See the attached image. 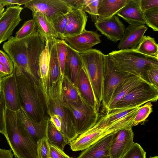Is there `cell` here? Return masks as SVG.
<instances>
[{
  "instance_id": "6da1fadb",
  "label": "cell",
  "mask_w": 158,
  "mask_h": 158,
  "mask_svg": "<svg viewBox=\"0 0 158 158\" xmlns=\"http://www.w3.org/2000/svg\"><path fill=\"white\" fill-rule=\"evenodd\" d=\"M46 39L37 30L24 38L10 36L2 48L21 71L32 77L39 83L38 76L40 59L44 49Z\"/></svg>"
},
{
  "instance_id": "7a4b0ae2",
  "label": "cell",
  "mask_w": 158,
  "mask_h": 158,
  "mask_svg": "<svg viewBox=\"0 0 158 158\" xmlns=\"http://www.w3.org/2000/svg\"><path fill=\"white\" fill-rule=\"evenodd\" d=\"M13 71L21 107L35 121L41 122L47 120L49 116L39 82L21 71L15 65Z\"/></svg>"
},
{
  "instance_id": "3957f363",
  "label": "cell",
  "mask_w": 158,
  "mask_h": 158,
  "mask_svg": "<svg viewBox=\"0 0 158 158\" xmlns=\"http://www.w3.org/2000/svg\"><path fill=\"white\" fill-rule=\"evenodd\" d=\"M6 138L15 158H38L36 142L18 120L16 112L6 109Z\"/></svg>"
},
{
  "instance_id": "277c9868",
  "label": "cell",
  "mask_w": 158,
  "mask_h": 158,
  "mask_svg": "<svg viewBox=\"0 0 158 158\" xmlns=\"http://www.w3.org/2000/svg\"><path fill=\"white\" fill-rule=\"evenodd\" d=\"M108 54L118 71L139 77L148 83L147 71L151 68H158V58L144 55L135 49L114 51Z\"/></svg>"
},
{
  "instance_id": "5b68a950",
  "label": "cell",
  "mask_w": 158,
  "mask_h": 158,
  "mask_svg": "<svg viewBox=\"0 0 158 158\" xmlns=\"http://www.w3.org/2000/svg\"><path fill=\"white\" fill-rule=\"evenodd\" d=\"M133 120L130 116L111 123H106L104 116L99 118L92 127L79 135L70 143L74 151L84 150L101 139L126 128L132 127Z\"/></svg>"
},
{
  "instance_id": "8992f818",
  "label": "cell",
  "mask_w": 158,
  "mask_h": 158,
  "mask_svg": "<svg viewBox=\"0 0 158 158\" xmlns=\"http://www.w3.org/2000/svg\"><path fill=\"white\" fill-rule=\"evenodd\" d=\"M79 53L82 66L88 76L99 108L102 100L104 54L100 50L91 48Z\"/></svg>"
},
{
  "instance_id": "52a82bcc",
  "label": "cell",
  "mask_w": 158,
  "mask_h": 158,
  "mask_svg": "<svg viewBox=\"0 0 158 158\" xmlns=\"http://www.w3.org/2000/svg\"><path fill=\"white\" fill-rule=\"evenodd\" d=\"M62 104L70 112L78 136L94 127L99 119V112L82 96L78 104L67 102Z\"/></svg>"
},
{
  "instance_id": "ba28073f",
  "label": "cell",
  "mask_w": 158,
  "mask_h": 158,
  "mask_svg": "<svg viewBox=\"0 0 158 158\" xmlns=\"http://www.w3.org/2000/svg\"><path fill=\"white\" fill-rule=\"evenodd\" d=\"M158 98V89L148 83L144 82L118 101L111 110L129 107L141 106L148 102H156Z\"/></svg>"
},
{
  "instance_id": "9c48e42d",
  "label": "cell",
  "mask_w": 158,
  "mask_h": 158,
  "mask_svg": "<svg viewBox=\"0 0 158 158\" xmlns=\"http://www.w3.org/2000/svg\"><path fill=\"white\" fill-rule=\"evenodd\" d=\"M131 75L129 73L118 71L114 65L109 55L104 54L102 103L106 109L118 85Z\"/></svg>"
},
{
  "instance_id": "30bf717a",
  "label": "cell",
  "mask_w": 158,
  "mask_h": 158,
  "mask_svg": "<svg viewBox=\"0 0 158 158\" xmlns=\"http://www.w3.org/2000/svg\"><path fill=\"white\" fill-rule=\"evenodd\" d=\"M55 39L48 41L49 50L48 95L49 103L51 101L59 100L63 79Z\"/></svg>"
},
{
  "instance_id": "8fae6325",
  "label": "cell",
  "mask_w": 158,
  "mask_h": 158,
  "mask_svg": "<svg viewBox=\"0 0 158 158\" xmlns=\"http://www.w3.org/2000/svg\"><path fill=\"white\" fill-rule=\"evenodd\" d=\"M24 7L32 12H40L51 21L62 15L66 14L70 9L62 0H31Z\"/></svg>"
},
{
  "instance_id": "7c38bea8",
  "label": "cell",
  "mask_w": 158,
  "mask_h": 158,
  "mask_svg": "<svg viewBox=\"0 0 158 158\" xmlns=\"http://www.w3.org/2000/svg\"><path fill=\"white\" fill-rule=\"evenodd\" d=\"M50 113L58 115L61 123V132L66 138L69 144L79 136L77 134L73 118L69 110L59 100L50 102Z\"/></svg>"
},
{
  "instance_id": "4fadbf2b",
  "label": "cell",
  "mask_w": 158,
  "mask_h": 158,
  "mask_svg": "<svg viewBox=\"0 0 158 158\" xmlns=\"http://www.w3.org/2000/svg\"><path fill=\"white\" fill-rule=\"evenodd\" d=\"M23 8L19 6L8 7L0 18V44L8 40L22 19L20 13Z\"/></svg>"
},
{
  "instance_id": "5bb4252c",
  "label": "cell",
  "mask_w": 158,
  "mask_h": 158,
  "mask_svg": "<svg viewBox=\"0 0 158 158\" xmlns=\"http://www.w3.org/2000/svg\"><path fill=\"white\" fill-rule=\"evenodd\" d=\"M1 89L6 108L17 112L21 106L14 71L11 74L1 79Z\"/></svg>"
},
{
  "instance_id": "9a60e30c",
  "label": "cell",
  "mask_w": 158,
  "mask_h": 158,
  "mask_svg": "<svg viewBox=\"0 0 158 158\" xmlns=\"http://www.w3.org/2000/svg\"><path fill=\"white\" fill-rule=\"evenodd\" d=\"M132 128H123L115 133L110 147L111 158H121L132 146L134 142Z\"/></svg>"
},
{
  "instance_id": "2e32d148",
  "label": "cell",
  "mask_w": 158,
  "mask_h": 158,
  "mask_svg": "<svg viewBox=\"0 0 158 158\" xmlns=\"http://www.w3.org/2000/svg\"><path fill=\"white\" fill-rule=\"evenodd\" d=\"M97 29L108 39L114 43L123 38L125 26L116 15L94 23Z\"/></svg>"
},
{
  "instance_id": "e0dca14e",
  "label": "cell",
  "mask_w": 158,
  "mask_h": 158,
  "mask_svg": "<svg viewBox=\"0 0 158 158\" xmlns=\"http://www.w3.org/2000/svg\"><path fill=\"white\" fill-rule=\"evenodd\" d=\"M101 36L96 31L85 29L78 34L63 37L62 40H64L73 49L80 52L90 49L101 42Z\"/></svg>"
},
{
  "instance_id": "ac0fdd59",
  "label": "cell",
  "mask_w": 158,
  "mask_h": 158,
  "mask_svg": "<svg viewBox=\"0 0 158 158\" xmlns=\"http://www.w3.org/2000/svg\"><path fill=\"white\" fill-rule=\"evenodd\" d=\"M16 114L19 121L36 142L44 137H46L49 117L45 121L38 122L33 119L22 107L16 112Z\"/></svg>"
},
{
  "instance_id": "d6986e66",
  "label": "cell",
  "mask_w": 158,
  "mask_h": 158,
  "mask_svg": "<svg viewBox=\"0 0 158 158\" xmlns=\"http://www.w3.org/2000/svg\"><path fill=\"white\" fill-rule=\"evenodd\" d=\"M66 15L67 24L63 38L78 34L85 29L88 17L85 12L71 8Z\"/></svg>"
},
{
  "instance_id": "ffe728a7",
  "label": "cell",
  "mask_w": 158,
  "mask_h": 158,
  "mask_svg": "<svg viewBox=\"0 0 158 158\" xmlns=\"http://www.w3.org/2000/svg\"><path fill=\"white\" fill-rule=\"evenodd\" d=\"M115 133L108 135L93 144L84 150L77 158H108L110 157V147Z\"/></svg>"
},
{
  "instance_id": "44dd1931",
  "label": "cell",
  "mask_w": 158,
  "mask_h": 158,
  "mask_svg": "<svg viewBox=\"0 0 158 158\" xmlns=\"http://www.w3.org/2000/svg\"><path fill=\"white\" fill-rule=\"evenodd\" d=\"M147 29L148 28L145 25H129L125 29L123 36L118 44V48L119 50L135 49Z\"/></svg>"
},
{
  "instance_id": "7402d4cb",
  "label": "cell",
  "mask_w": 158,
  "mask_h": 158,
  "mask_svg": "<svg viewBox=\"0 0 158 158\" xmlns=\"http://www.w3.org/2000/svg\"><path fill=\"white\" fill-rule=\"evenodd\" d=\"M116 15L130 25H143L145 24L139 0H128L126 4Z\"/></svg>"
},
{
  "instance_id": "603a6c76",
  "label": "cell",
  "mask_w": 158,
  "mask_h": 158,
  "mask_svg": "<svg viewBox=\"0 0 158 158\" xmlns=\"http://www.w3.org/2000/svg\"><path fill=\"white\" fill-rule=\"evenodd\" d=\"M144 82L148 83L141 77L133 75H131L120 82L115 89L110 104L106 109L107 113L111 110L115 104L129 92Z\"/></svg>"
},
{
  "instance_id": "cb8c5ba5",
  "label": "cell",
  "mask_w": 158,
  "mask_h": 158,
  "mask_svg": "<svg viewBox=\"0 0 158 158\" xmlns=\"http://www.w3.org/2000/svg\"><path fill=\"white\" fill-rule=\"evenodd\" d=\"M77 85L83 97L99 112V108L97 104L91 83L82 65L78 72Z\"/></svg>"
},
{
  "instance_id": "d4e9b609",
  "label": "cell",
  "mask_w": 158,
  "mask_h": 158,
  "mask_svg": "<svg viewBox=\"0 0 158 158\" xmlns=\"http://www.w3.org/2000/svg\"><path fill=\"white\" fill-rule=\"evenodd\" d=\"M67 52L65 74L68 76L71 81L77 86L78 72L79 69L82 66L81 59L79 52L73 49L67 43Z\"/></svg>"
},
{
  "instance_id": "484cf974",
  "label": "cell",
  "mask_w": 158,
  "mask_h": 158,
  "mask_svg": "<svg viewBox=\"0 0 158 158\" xmlns=\"http://www.w3.org/2000/svg\"><path fill=\"white\" fill-rule=\"evenodd\" d=\"M81 97L77 87L71 81L69 77L65 74L62 81L59 100L62 104L67 102L78 104Z\"/></svg>"
},
{
  "instance_id": "4316f807",
  "label": "cell",
  "mask_w": 158,
  "mask_h": 158,
  "mask_svg": "<svg viewBox=\"0 0 158 158\" xmlns=\"http://www.w3.org/2000/svg\"><path fill=\"white\" fill-rule=\"evenodd\" d=\"M128 0H99L97 21H101L116 15L127 3Z\"/></svg>"
},
{
  "instance_id": "83f0119b",
  "label": "cell",
  "mask_w": 158,
  "mask_h": 158,
  "mask_svg": "<svg viewBox=\"0 0 158 158\" xmlns=\"http://www.w3.org/2000/svg\"><path fill=\"white\" fill-rule=\"evenodd\" d=\"M33 19L37 30L45 38L49 40L57 38L51 22L42 13L40 12H32Z\"/></svg>"
},
{
  "instance_id": "f1b7e54d",
  "label": "cell",
  "mask_w": 158,
  "mask_h": 158,
  "mask_svg": "<svg viewBox=\"0 0 158 158\" xmlns=\"http://www.w3.org/2000/svg\"><path fill=\"white\" fill-rule=\"evenodd\" d=\"M46 137L49 143L56 146L62 151H64L65 146L69 144L66 138L52 123L49 117L48 121Z\"/></svg>"
},
{
  "instance_id": "f546056e",
  "label": "cell",
  "mask_w": 158,
  "mask_h": 158,
  "mask_svg": "<svg viewBox=\"0 0 158 158\" xmlns=\"http://www.w3.org/2000/svg\"><path fill=\"white\" fill-rule=\"evenodd\" d=\"M144 55L158 58V45L154 39L144 36L135 49Z\"/></svg>"
},
{
  "instance_id": "4dcf8cb0",
  "label": "cell",
  "mask_w": 158,
  "mask_h": 158,
  "mask_svg": "<svg viewBox=\"0 0 158 158\" xmlns=\"http://www.w3.org/2000/svg\"><path fill=\"white\" fill-rule=\"evenodd\" d=\"M140 106L129 107L110 111L103 116L106 123L117 121L138 111Z\"/></svg>"
},
{
  "instance_id": "1f68e13d",
  "label": "cell",
  "mask_w": 158,
  "mask_h": 158,
  "mask_svg": "<svg viewBox=\"0 0 158 158\" xmlns=\"http://www.w3.org/2000/svg\"><path fill=\"white\" fill-rule=\"evenodd\" d=\"M57 57L60 64L62 77L65 75V64L67 52L66 42L64 40L55 39Z\"/></svg>"
},
{
  "instance_id": "d6a6232c",
  "label": "cell",
  "mask_w": 158,
  "mask_h": 158,
  "mask_svg": "<svg viewBox=\"0 0 158 158\" xmlns=\"http://www.w3.org/2000/svg\"><path fill=\"white\" fill-rule=\"evenodd\" d=\"M66 14L60 15L51 21L57 39H62L67 24V19Z\"/></svg>"
},
{
  "instance_id": "836d02e7",
  "label": "cell",
  "mask_w": 158,
  "mask_h": 158,
  "mask_svg": "<svg viewBox=\"0 0 158 158\" xmlns=\"http://www.w3.org/2000/svg\"><path fill=\"white\" fill-rule=\"evenodd\" d=\"M152 111L151 102H147L144 105L141 106L134 118L133 126H137L145 121Z\"/></svg>"
},
{
  "instance_id": "e575fe53",
  "label": "cell",
  "mask_w": 158,
  "mask_h": 158,
  "mask_svg": "<svg viewBox=\"0 0 158 158\" xmlns=\"http://www.w3.org/2000/svg\"><path fill=\"white\" fill-rule=\"evenodd\" d=\"M144 18L146 24L154 31H158V7L143 12Z\"/></svg>"
},
{
  "instance_id": "d590c367",
  "label": "cell",
  "mask_w": 158,
  "mask_h": 158,
  "mask_svg": "<svg viewBox=\"0 0 158 158\" xmlns=\"http://www.w3.org/2000/svg\"><path fill=\"white\" fill-rule=\"evenodd\" d=\"M37 30L35 23L33 19L25 22L21 27L16 33L17 39L24 38L35 32Z\"/></svg>"
},
{
  "instance_id": "8d00e7d4",
  "label": "cell",
  "mask_w": 158,
  "mask_h": 158,
  "mask_svg": "<svg viewBox=\"0 0 158 158\" xmlns=\"http://www.w3.org/2000/svg\"><path fill=\"white\" fill-rule=\"evenodd\" d=\"M99 0H84L82 10L91 15L93 21L95 23L98 19V7Z\"/></svg>"
},
{
  "instance_id": "74e56055",
  "label": "cell",
  "mask_w": 158,
  "mask_h": 158,
  "mask_svg": "<svg viewBox=\"0 0 158 158\" xmlns=\"http://www.w3.org/2000/svg\"><path fill=\"white\" fill-rule=\"evenodd\" d=\"M121 158H146V152L139 144L134 142Z\"/></svg>"
},
{
  "instance_id": "f35d334b",
  "label": "cell",
  "mask_w": 158,
  "mask_h": 158,
  "mask_svg": "<svg viewBox=\"0 0 158 158\" xmlns=\"http://www.w3.org/2000/svg\"><path fill=\"white\" fill-rule=\"evenodd\" d=\"M38 158H49L50 156L49 143L46 137H44L37 142Z\"/></svg>"
},
{
  "instance_id": "ab89813d",
  "label": "cell",
  "mask_w": 158,
  "mask_h": 158,
  "mask_svg": "<svg viewBox=\"0 0 158 158\" xmlns=\"http://www.w3.org/2000/svg\"><path fill=\"white\" fill-rule=\"evenodd\" d=\"M6 107L2 92H0V133L4 135L5 130V112Z\"/></svg>"
},
{
  "instance_id": "60d3db41",
  "label": "cell",
  "mask_w": 158,
  "mask_h": 158,
  "mask_svg": "<svg viewBox=\"0 0 158 158\" xmlns=\"http://www.w3.org/2000/svg\"><path fill=\"white\" fill-rule=\"evenodd\" d=\"M0 63L5 67L9 75L13 73L14 69V64L12 61L7 54L1 50Z\"/></svg>"
},
{
  "instance_id": "b9f144b4",
  "label": "cell",
  "mask_w": 158,
  "mask_h": 158,
  "mask_svg": "<svg viewBox=\"0 0 158 158\" xmlns=\"http://www.w3.org/2000/svg\"><path fill=\"white\" fill-rule=\"evenodd\" d=\"M146 76L148 82L158 89V68H152L148 70Z\"/></svg>"
},
{
  "instance_id": "7bdbcfd3",
  "label": "cell",
  "mask_w": 158,
  "mask_h": 158,
  "mask_svg": "<svg viewBox=\"0 0 158 158\" xmlns=\"http://www.w3.org/2000/svg\"><path fill=\"white\" fill-rule=\"evenodd\" d=\"M50 147L49 158H69V156L66 155L63 151L56 146L49 143Z\"/></svg>"
},
{
  "instance_id": "ee69618b",
  "label": "cell",
  "mask_w": 158,
  "mask_h": 158,
  "mask_svg": "<svg viewBox=\"0 0 158 158\" xmlns=\"http://www.w3.org/2000/svg\"><path fill=\"white\" fill-rule=\"evenodd\" d=\"M139 2L140 8L143 12L158 7V0H139Z\"/></svg>"
},
{
  "instance_id": "f6af8a7d",
  "label": "cell",
  "mask_w": 158,
  "mask_h": 158,
  "mask_svg": "<svg viewBox=\"0 0 158 158\" xmlns=\"http://www.w3.org/2000/svg\"><path fill=\"white\" fill-rule=\"evenodd\" d=\"M70 8L82 10L84 0H62Z\"/></svg>"
},
{
  "instance_id": "bcb514c9",
  "label": "cell",
  "mask_w": 158,
  "mask_h": 158,
  "mask_svg": "<svg viewBox=\"0 0 158 158\" xmlns=\"http://www.w3.org/2000/svg\"><path fill=\"white\" fill-rule=\"evenodd\" d=\"M31 0H0V3L4 6H12L15 4L20 6L22 5H25Z\"/></svg>"
},
{
  "instance_id": "7dc6e473",
  "label": "cell",
  "mask_w": 158,
  "mask_h": 158,
  "mask_svg": "<svg viewBox=\"0 0 158 158\" xmlns=\"http://www.w3.org/2000/svg\"><path fill=\"white\" fill-rule=\"evenodd\" d=\"M49 117L52 123L58 131L61 132V123L58 115L55 114H52Z\"/></svg>"
},
{
  "instance_id": "c3c4849f",
  "label": "cell",
  "mask_w": 158,
  "mask_h": 158,
  "mask_svg": "<svg viewBox=\"0 0 158 158\" xmlns=\"http://www.w3.org/2000/svg\"><path fill=\"white\" fill-rule=\"evenodd\" d=\"M11 149L6 150L0 148V158H13L14 155Z\"/></svg>"
},
{
  "instance_id": "681fc988",
  "label": "cell",
  "mask_w": 158,
  "mask_h": 158,
  "mask_svg": "<svg viewBox=\"0 0 158 158\" xmlns=\"http://www.w3.org/2000/svg\"><path fill=\"white\" fill-rule=\"evenodd\" d=\"M9 75L5 67L0 63V78Z\"/></svg>"
},
{
  "instance_id": "f907efd6",
  "label": "cell",
  "mask_w": 158,
  "mask_h": 158,
  "mask_svg": "<svg viewBox=\"0 0 158 158\" xmlns=\"http://www.w3.org/2000/svg\"><path fill=\"white\" fill-rule=\"evenodd\" d=\"M4 6L3 5L0 3V18L2 16L5 10V8L4 7Z\"/></svg>"
},
{
  "instance_id": "816d5d0a",
  "label": "cell",
  "mask_w": 158,
  "mask_h": 158,
  "mask_svg": "<svg viewBox=\"0 0 158 158\" xmlns=\"http://www.w3.org/2000/svg\"><path fill=\"white\" fill-rule=\"evenodd\" d=\"M149 158H158L157 156H150Z\"/></svg>"
},
{
  "instance_id": "f5cc1de1",
  "label": "cell",
  "mask_w": 158,
  "mask_h": 158,
  "mask_svg": "<svg viewBox=\"0 0 158 158\" xmlns=\"http://www.w3.org/2000/svg\"><path fill=\"white\" fill-rule=\"evenodd\" d=\"M1 79L0 78V92L1 91Z\"/></svg>"
},
{
  "instance_id": "db71d44e",
  "label": "cell",
  "mask_w": 158,
  "mask_h": 158,
  "mask_svg": "<svg viewBox=\"0 0 158 158\" xmlns=\"http://www.w3.org/2000/svg\"><path fill=\"white\" fill-rule=\"evenodd\" d=\"M69 158H73V157H70Z\"/></svg>"
},
{
  "instance_id": "11a10c76",
  "label": "cell",
  "mask_w": 158,
  "mask_h": 158,
  "mask_svg": "<svg viewBox=\"0 0 158 158\" xmlns=\"http://www.w3.org/2000/svg\"><path fill=\"white\" fill-rule=\"evenodd\" d=\"M111 158L110 157H109V158Z\"/></svg>"
},
{
  "instance_id": "9f6ffc18",
  "label": "cell",
  "mask_w": 158,
  "mask_h": 158,
  "mask_svg": "<svg viewBox=\"0 0 158 158\" xmlns=\"http://www.w3.org/2000/svg\"></svg>"
}]
</instances>
